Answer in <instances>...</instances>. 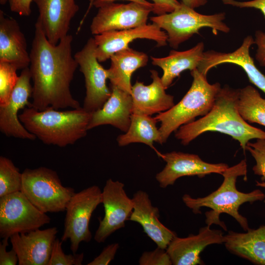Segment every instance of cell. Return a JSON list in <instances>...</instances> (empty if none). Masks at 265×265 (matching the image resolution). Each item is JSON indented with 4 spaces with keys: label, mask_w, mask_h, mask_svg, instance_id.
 Listing matches in <instances>:
<instances>
[{
    "label": "cell",
    "mask_w": 265,
    "mask_h": 265,
    "mask_svg": "<svg viewBox=\"0 0 265 265\" xmlns=\"http://www.w3.org/2000/svg\"><path fill=\"white\" fill-rule=\"evenodd\" d=\"M73 36L68 34L57 45L51 44L37 23L29 53L33 81L31 107L38 110L80 107L70 84L79 65L73 57Z\"/></svg>",
    "instance_id": "1"
},
{
    "label": "cell",
    "mask_w": 265,
    "mask_h": 265,
    "mask_svg": "<svg viewBox=\"0 0 265 265\" xmlns=\"http://www.w3.org/2000/svg\"><path fill=\"white\" fill-rule=\"evenodd\" d=\"M239 89L221 88L210 111L200 119L180 127L175 137L184 145L207 132H216L237 140L245 153L247 143L253 139H265V132L250 125L238 109Z\"/></svg>",
    "instance_id": "2"
},
{
    "label": "cell",
    "mask_w": 265,
    "mask_h": 265,
    "mask_svg": "<svg viewBox=\"0 0 265 265\" xmlns=\"http://www.w3.org/2000/svg\"><path fill=\"white\" fill-rule=\"evenodd\" d=\"M247 173V164L244 159L238 164L228 167L223 172V182L216 190L206 196L196 198L186 194L183 196L182 200L195 214L201 213L200 210L203 207L210 208L211 210L205 213L207 225H218L226 231L225 224L219 218L221 213H225L235 219L244 231H246L250 228L247 218L238 212L240 206L245 203L252 204L265 199V194L260 189H256L247 193L237 189V178L243 176L244 180L246 181Z\"/></svg>",
    "instance_id": "3"
},
{
    "label": "cell",
    "mask_w": 265,
    "mask_h": 265,
    "mask_svg": "<svg viewBox=\"0 0 265 265\" xmlns=\"http://www.w3.org/2000/svg\"><path fill=\"white\" fill-rule=\"evenodd\" d=\"M91 114L82 107L66 111L26 107L19 118L26 129L45 144L64 147L86 136Z\"/></svg>",
    "instance_id": "4"
},
{
    "label": "cell",
    "mask_w": 265,
    "mask_h": 265,
    "mask_svg": "<svg viewBox=\"0 0 265 265\" xmlns=\"http://www.w3.org/2000/svg\"><path fill=\"white\" fill-rule=\"evenodd\" d=\"M190 73L193 81L186 94L178 104L155 117L160 123V144L166 142L171 134L182 126L193 121L197 116L207 114L221 88L218 82L210 84L207 76L197 69Z\"/></svg>",
    "instance_id": "5"
},
{
    "label": "cell",
    "mask_w": 265,
    "mask_h": 265,
    "mask_svg": "<svg viewBox=\"0 0 265 265\" xmlns=\"http://www.w3.org/2000/svg\"><path fill=\"white\" fill-rule=\"evenodd\" d=\"M21 191L44 213L66 211L75 193L73 188L63 186L56 171L45 167L24 170Z\"/></svg>",
    "instance_id": "6"
},
{
    "label": "cell",
    "mask_w": 265,
    "mask_h": 265,
    "mask_svg": "<svg viewBox=\"0 0 265 265\" xmlns=\"http://www.w3.org/2000/svg\"><path fill=\"white\" fill-rule=\"evenodd\" d=\"M225 16L224 13L203 15L181 2L172 12L152 17L150 20L166 32L170 46L177 49L203 27L212 28L215 34L218 31L228 33L230 28L223 22Z\"/></svg>",
    "instance_id": "7"
},
{
    "label": "cell",
    "mask_w": 265,
    "mask_h": 265,
    "mask_svg": "<svg viewBox=\"0 0 265 265\" xmlns=\"http://www.w3.org/2000/svg\"><path fill=\"white\" fill-rule=\"evenodd\" d=\"M102 201V191L96 185L75 193L70 200L65 211L64 231L61 240L63 242L69 239L73 253H77L81 242H88L91 240L90 218Z\"/></svg>",
    "instance_id": "8"
},
{
    "label": "cell",
    "mask_w": 265,
    "mask_h": 265,
    "mask_svg": "<svg viewBox=\"0 0 265 265\" xmlns=\"http://www.w3.org/2000/svg\"><path fill=\"white\" fill-rule=\"evenodd\" d=\"M51 221L21 191L0 197V237H10L39 229Z\"/></svg>",
    "instance_id": "9"
},
{
    "label": "cell",
    "mask_w": 265,
    "mask_h": 265,
    "mask_svg": "<svg viewBox=\"0 0 265 265\" xmlns=\"http://www.w3.org/2000/svg\"><path fill=\"white\" fill-rule=\"evenodd\" d=\"M95 50L94 39L90 38L74 56L84 78L86 95L82 107L90 113L101 108L111 93L106 84L108 70L98 60Z\"/></svg>",
    "instance_id": "10"
},
{
    "label": "cell",
    "mask_w": 265,
    "mask_h": 265,
    "mask_svg": "<svg viewBox=\"0 0 265 265\" xmlns=\"http://www.w3.org/2000/svg\"><path fill=\"white\" fill-rule=\"evenodd\" d=\"M105 215L99 220L94 239L98 243L105 241L116 231L125 226L133 210L132 199L127 195L124 184L118 181L108 179L102 191Z\"/></svg>",
    "instance_id": "11"
},
{
    "label": "cell",
    "mask_w": 265,
    "mask_h": 265,
    "mask_svg": "<svg viewBox=\"0 0 265 265\" xmlns=\"http://www.w3.org/2000/svg\"><path fill=\"white\" fill-rule=\"evenodd\" d=\"M153 7L136 2L127 4L114 2L104 4L98 8L90 25V31L96 35L113 30L132 28L147 24Z\"/></svg>",
    "instance_id": "12"
},
{
    "label": "cell",
    "mask_w": 265,
    "mask_h": 265,
    "mask_svg": "<svg viewBox=\"0 0 265 265\" xmlns=\"http://www.w3.org/2000/svg\"><path fill=\"white\" fill-rule=\"evenodd\" d=\"M158 155L166 162L163 169L156 175L159 186L162 188L173 185L178 179L182 177L197 176L203 178L211 173L222 175L229 167L224 163L205 162L193 154L173 151Z\"/></svg>",
    "instance_id": "13"
},
{
    "label": "cell",
    "mask_w": 265,
    "mask_h": 265,
    "mask_svg": "<svg viewBox=\"0 0 265 265\" xmlns=\"http://www.w3.org/2000/svg\"><path fill=\"white\" fill-rule=\"evenodd\" d=\"M29 67L22 70L8 103L0 106V131L8 137L35 140L36 136L29 132L19 118L20 110L31 107L29 99L32 97V86Z\"/></svg>",
    "instance_id": "14"
},
{
    "label": "cell",
    "mask_w": 265,
    "mask_h": 265,
    "mask_svg": "<svg viewBox=\"0 0 265 265\" xmlns=\"http://www.w3.org/2000/svg\"><path fill=\"white\" fill-rule=\"evenodd\" d=\"M95 54L98 60L103 62L110 59L115 53L126 49L137 39L153 40L158 47L167 45V35L154 23L121 30L109 31L94 35Z\"/></svg>",
    "instance_id": "15"
},
{
    "label": "cell",
    "mask_w": 265,
    "mask_h": 265,
    "mask_svg": "<svg viewBox=\"0 0 265 265\" xmlns=\"http://www.w3.org/2000/svg\"><path fill=\"white\" fill-rule=\"evenodd\" d=\"M39 16L36 23L49 42L57 45L67 35L70 23L79 10L75 0H33Z\"/></svg>",
    "instance_id": "16"
},
{
    "label": "cell",
    "mask_w": 265,
    "mask_h": 265,
    "mask_svg": "<svg viewBox=\"0 0 265 265\" xmlns=\"http://www.w3.org/2000/svg\"><path fill=\"white\" fill-rule=\"evenodd\" d=\"M55 227L26 233H16L10 237L19 265H48L56 235Z\"/></svg>",
    "instance_id": "17"
},
{
    "label": "cell",
    "mask_w": 265,
    "mask_h": 265,
    "mask_svg": "<svg viewBox=\"0 0 265 265\" xmlns=\"http://www.w3.org/2000/svg\"><path fill=\"white\" fill-rule=\"evenodd\" d=\"M226 239L220 230L212 229L207 225L201 227L197 235L186 238L175 237L166 250L173 265H202L200 253L208 245L224 243Z\"/></svg>",
    "instance_id": "18"
},
{
    "label": "cell",
    "mask_w": 265,
    "mask_h": 265,
    "mask_svg": "<svg viewBox=\"0 0 265 265\" xmlns=\"http://www.w3.org/2000/svg\"><path fill=\"white\" fill-rule=\"evenodd\" d=\"M254 44L253 38L247 36L241 45L233 52L226 53L213 50L205 52L197 69L207 76L213 67L223 63L234 64L244 70L250 82L265 93V75L257 68L249 53L250 48Z\"/></svg>",
    "instance_id": "19"
},
{
    "label": "cell",
    "mask_w": 265,
    "mask_h": 265,
    "mask_svg": "<svg viewBox=\"0 0 265 265\" xmlns=\"http://www.w3.org/2000/svg\"><path fill=\"white\" fill-rule=\"evenodd\" d=\"M133 210L129 220L141 225L143 231L158 247L166 249L177 236L176 233L165 226L159 220V211L152 205L148 194L138 190L133 195Z\"/></svg>",
    "instance_id": "20"
},
{
    "label": "cell",
    "mask_w": 265,
    "mask_h": 265,
    "mask_svg": "<svg viewBox=\"0 0 265 265\" xmlns=\"http://www.w3.org/2000/svg\"><path fill=\"white\" fill-rule=\"evenodd\" d=\"M152 82L146 85L136 81L132 86V113L151 116L164 112L174 106V97L165 92L157 71L150 70Z\"/></svg>",
    "instance_id": "21"
},
{
    "label": "cell",
    "mask_w": 265,
    "mask_h": 265,
    "mask_svg": "<svg viewBox=\"0 0 265 265\" xmlns=\"http://www.w3.org/2000/svg\"><path fill=\"white\" fill-rule=\"evenodd\" d=\"M111 95L103 106L92 112L88 130L110 125L126 132L130 126L132 114L131 94L111 86Z\"/></svg>",
    "instance_id": "22"
},
{
    "label": "cell",
    "mask_w": 265,
    "mask_h": 265,
    "mask_svg": "<svg viewBox=\"0 0 265 265\" xmlns=\"http://www.w3.org/2000/svg\"><path fill=\"white\" fill-rule=\"evenodd\" d=\"M0 62L14 65L18 70L29 67L30 55L26 37L17 21L0 10Z\"/></svg>",
    "instance_id": "23"
},
{
    "label": "cell",
    "mask_w": 265,
    "mask_h": 265,
    "mask_svg": "<svg viewBox=\"0 0 265 265\" xmlns=\"http://www.w3.org/2000/svg\"><path fill=\"white\" fill-rule=\"evenodd\" d=\"M245 232L229 231L225 235L226 248L254 264L265 265V225Z\"/></svg>",
    "instance_id": "24"
},
{
    "label": "cell",
    "mask_w": 265,
    "mask_h": 265,
    "mask_svg": "<svg viewBox=\"0 0 265 265\" xmlns=\"http://www.w3.org/2000/svg\"><path fill=\"white\" fill-rule=\"evenodd\" d=\"M204 49V44L201 42L185 51L171 50L166 57L151 56L153 65L159 66L163 71L161 80L165 89L183 71L198 68L203 58Z\"/></svg>",
    "instance_id": "25"
},
{
    "label": "cell",
    "mask_w": 265,
    "mask_h": 265,
    "mask_svg": "<svg viewBox=\"0 0 265 265\" xmlns=\"http://www.w3.org/2000/svg\"><path fill=\"white\" fill-rule=\"evenodd\" d=\"M110 59V66L107 70L111 86L131 94V77L134 71L147 65L148 56L128 47L115 53Z\"/></svg>",
    "instance_id": "26"
},
{
    "label": "cell",
    "mask_w": 265,
    "mask_h": 265,
    "mask_svg": "<svg viewBox=\"0 0 265 265\" xmlns=\"http://www.w3.org/2000/svg\"><path fill=\"white\" fill-rule=\"evenodd\" d=\"M158 122L156 118L151 116L132 113L128 131L117 138L118 145L125 146L132 143H142L153 148L154 142L160 144Z\"/></svg>",
    "instance_id": "27"
},
{
    "label": "cell",
    "mask_w": 265,
    "mask_h": 265,
    "mask_svg": "<svg viewBox=\"0 0 265 265\" xmlns=\"http://www.w3.org/2000/svg\"><path fill=\"white\" fill-rule=\"evenodd\" d=\"M238 109L247 122L265 127V99L251 85L239 89Z\"/></svg>",
    "instance_id": "28"
},
{
    "label": "cell",
    "mask_w": 265,
    "mask_h": 265,
    "mask_svg": "<svg viewBox=\"0 0 265 265\" xmlns=\"http://www.w3.org/2000/svg\"><path fill=\"white\" fill-rule=\"evenodd\" d=\"M22 173L11 159L0 157V197L21 191Z\"/></svg>",
    "instance_id": "29"
},
{
    "label": "cell",
    "mask_w": 265,
    "mask_h": 265,
    "mask_svg": "<svg viewBox=\"0 0 265 265\" xmlns=\"http://www.w3.org/2000/svg\"><path fill=\"white\" fill-rule=\"evenodd\" d=\"M16 67L6 62H0V106H5L17 83Z\"/></svg>",
    "instance_id": "30"
},
{
    "label": "cell",
    "mask_w": 265,
    "mask_h": 265,
    "mask_svg": "<svg viewBox=\"0 0 265 265\" xmlns=\"http://www.w3.org/2000/svg\"><path fill=\"white\" fill-rule=\"evenodd\" d=\"M247 150L255 161L252 170L254 174L261 177L260 181H256L257 186L265 188V139H256L254 142H249Z\"/></svg>",
    "instance_id": "31"
},
{
    "label": "cell",
    "mask_w": 265,
    "mask_h": 265,
    "mask_svg": "<svg viewBox=\"0 0 265 265\" xmlns=\"http://www.w3.org/2000/svg\"><path fill=\"white\" fill-rule=\"evenodd\" d=\"M62 241L56 238L52 249L48 265H81L83 260L84 254H66L62 248Z\"/></svg>",
    "instance_id": "32"
},
{
    "label": "cell",
    "mask_w": 265,
    "mask_h": 265,
    "mask_svg": "<svg viewBox=\"0 0 265 265\" xmlns=\"http://www.w3.org/2000/svg\"><path fill=\"white\" fill-rule=\"evenodd\" d=\"M140 265H171L170 258L165 249L159 247L150 251L144 252L139 261Z\"/></svg>",
    "instance_id": "33"
},
{
    "label": "cell",
    "mask_w": 265,
    "mask_h": 265,
    "mask_svg": "<svg viewBox=\"0 0 265 265\" xmlns=\"http://www.w3.org/2000/svg\"><path fill=\"white\" fill-rule=\"evenodd\" d=\"M119 247L118 243L110 244L105 247L101 253L88 265H107L113 260Z\"/></svg>",
    "instance_id": "34"
},
{
    "label": "cell",
    "mask_w": 265,
    "mask_h": 265,
    "mask_svg": "<svg viewBox=\"0 0 265 265\" xmlns=\"http://www.w3.org/2000/svg\"><path fill=\"white\" fill-rule=\"evenodd\" d=\"M9 238H4L0 243V265H16L18 263L16 251L13 248L9 251H6Z\"/></svg>",
    "instance_id": "35"
},
{
    "label": "cell",
    "mask_w": 265,
    "mask_h": 265,
    "mask_svg": "<svg viewBox=\"0 0 265 265\" xmlns=\"http://www.w3.org/2000/svg\"><path fill=\"white\" fill-rule=\"evenodd\" d=\"M154 6L152 12L157 15L170 13L181 4L177 0H151Z\"/></svg>",
    "instance_id": "36"
},
{
    "label": "cell",
    "mask_w": 265,
    "mask_h": 265,
    "mask_svg": "<svg viewBox=\"0 0 265 265\" xmlns=\"http://www.w3.org/2000/svg\"><path fill=\"white\" fill-rule=\"evenodd\" d=\"M33 0H8L10 10L22 16H28L31 13Z\"/></svg>",
    "instance_id": "37"
},
{
    "label": "cell",
    "mask_w": 265,
    "mask_h": 265,
    "mask_svg": "<svg viewBox=\"0 0 265 265\" xmlns=\"http://www.w3.org/2000/svg\"><path fill=\"white\" fill-rule=\"evenodd\" d=\"M255 44L257 46L256 59L261 66L265 67V33L257 30L255 34Z\"/></svg>",
    "instance_id": "38"
},
{
    "label": "cell",
    "mask_w": 265,
    "mask_h": 265,
    "mask_svg": "<svg viewBox=\"0 0 265 265\" xmlns=\"http://www.w3.org/2000/svg\"><path fill=\"white\" fill-rule=\"evenodd\" d=\"M223 3L240 8H254L260 10L265 18V0H253L247 1H238L235 0H221Z\"/></svg>",
    "instance_id": "39"
},
{
    "label": "cell",
    "mask_w": 265,
    "mask_h": 265,
    "mask_svg": "<svg viewBox=\"0 0 265 265\" xmlns=\"http://www.w3.org/2000/svg\"><path fill=\"white\" fill-rule=\"evenodd\" d=\"M116 0H91L89 2L90 3H89L88 10L87 12H86V14L84 16V18L80 22V25H81V24H82L83 21L84 20V18L87 14V13H88V10L92 7V6H94L95 7L97 8H99L100 6H101V5L104 4L110 3V2H113ZM128 0V1H130V2H136V3L141 4H143L147 6L153 7V8L154 6V4L153 3L147 1L146 0Z\"/></svg>",
    "instance_id": "40"
},
{
    "label": "cell",
    "mask_w": 265,
    "mask_h": 265,
    "mask_svg": "<svg viewBox=\"0 0 265 265\" xmlns=\"http://www.w3.org/2000/svg\"><path fill=\"white\" fill-rule=\"evenodd\" d=\"M207 1V0H182V3L193 9L204 5Z\"/></svg>",
    "instance_id": "41"
},
{
    "label": "cell",
    "mask_w": 265,
    "mask_h": 265,
    "mask_svg": "<svg viewBox=\"0 0 265 265\" xmlns=\"http://www.w3.org/2000/svg\"><path fill=\"white\" fill-rule=\"evenodd\" d=\"M8 1V0H0V3L1 5L5 4Z\"/></svg>",
    "instance_id": "42"
},
{
    "label": "cell",
    "mask_w": 265,
    "mask_h": 265,
    "mask_svg": "<svg viewBox=\"0 0 265 265\" xmlns=\"http://www.w3.org/2000/svg\"><path fill=\"white\" fill-rule=\"evenodd\" d=\"M89 0V1H90L91 0Z\"/></svg>",
    "instance_id": "43"
}]
</instances>
